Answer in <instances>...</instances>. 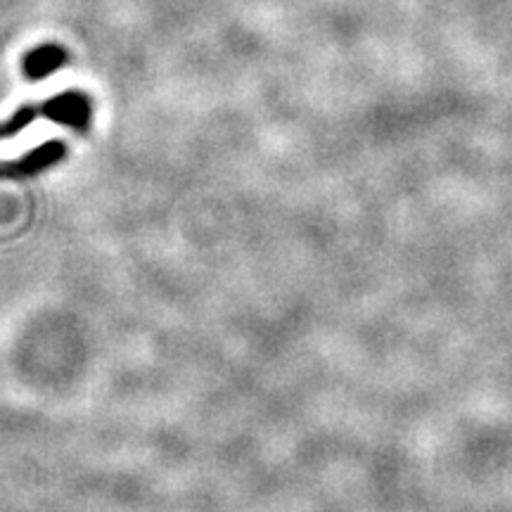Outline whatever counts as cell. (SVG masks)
Listing matches in <instances>:
<instances>
[{"mask_svg": "<svg viewBox=\"0 0 512 512\" xmlns=\"http://www.w3.org/2000/svg\"><path fill=\"white\" fill-rule=\"evenodd\" d=\"M69 62V53L57 43H43V46L31 48L22 60V72L29 81H43L50 74L62 69Z\"/></svg>", "mask_w": 512, "mask_h": 512, "instance_id": "3957f363", "label": "cell"}, {"mask_svg": "<svg viewBox=\"0 0 512 512\" xmlns=\"http://www.w3.org/2000/svg\"><path fill=\"white\" fill-rule=\"evenodd\" d=\"M36 119H41V110H38V105L19 107V110L12 114V117L0 121V140H8V138L19 136V133H22L24 128H29L31 124H34Z\"/></svg>", "mask_w": 512, "mask_h": 512, "instance_id": "277c9868", "label": "cell"}, {"mask_svg": "<svg viewBox=\"0 0 512 512\" xmlns=\"http://www.w3.org/2000/svg\"><path fill=\"white\" fill-rule=\"evenodd\" d=\"M38 110H41L43 119L74 128L79 133H86L91 128L93 102L81 91H64L60 95H53V98L38 102Z\"/></svg>", "mask_w": 512, "mask_h": 512, "instance_id": "6da1fadb", "label": "cell"}, {"mask_svg": "<svg viewBox=\"0 0 512 512\" xmlns=\"http://www.w3.org/2000/svg\"><path fill=\"white\" fill-rule=\"evenodd\" d=\"M67 147L60 140H48L41 147L27 152L24 157L15 159V162H0V181H19V178H29L41 174V171L50 169L57 162H62Z\"/></svg>", "mask_w": 512, "mask_h": 512, "instance_id": "7a4b0ae2", "label": "cell"}]
</instances>
